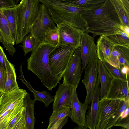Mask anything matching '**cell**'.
<instances>
[{"label":"cell","mask_w":129,"mask_h":129,"mask_svg":"<svg viewBox=\"0 0 129 129\" xmlns=\"http://www.w3.org/2000/svg\"><path fill=\"white\" fill-rule=\"evenodd\" d=\"M81 14L87 25L85 32L92 33L93 37L112 35L118 29L115 26L119 23V20L110 0H105L100 6L83 11Z\"/></svg>","instance_id":"6da1fadb"},{"label":"cell","mask_w":129,"mask_h":129,"mask_svg":"<svg viewBox=\"0 0 129 129\" xmlns=\"http://www.w3.org/2000/svg\"><path fill=\"white\" fill-rule=\"evenodd\" d=\"M55 47L46 43H41L27 60L28 70L36 75L50 91L60 83V80L52 74L48 65L49 55Z\"/></svg>","instance_id":"7a4b0ae2"},{"label":"cell","mask_w":129,"mask_h":129,"mask_svg":"<svg viewBox=\"0 0 129 129\" xmlns=\"http://www.w3.org/2000/svg\"><path fill=\"white\" fill-rule=\"evenodd\" d=\"M48 9L56 25L64 22L76 27L82 33L86 27L81 13L85 11L61 0H39Z\"/></svg>","instance_id":"3957f363"},{"label":"cell","mask_w":129,"mask_h":129,"mask_svg":"<svg viewBox=\"0 0 129 129\" xmlns=\"http://www.w3.org/2000/svg\"><path fill=\"white\" fill-rule=\"evenodd\" d=\"M41 4L39 0H22L16 6V44L21 43L23 38L29 33Z\"/></svg>","instance_id":"277c9868"},{"label":"cell","mask_w":129,"mask_h":129,"mask_svg":"<svg viewBox=\"0 0 129 129\" xmlns=\"http://www.w3.org/2000/svg\"><path fill=\"white\" fill-rule=\"evenodd\" d=\"M76 49L70 45L56 47L49 55L50 69L52 74L60 80Z\"/></svg>","instance_id":"5b68a950"},{"label":"cell","mask_w":129,"mask_h":129,"mask_svg":"<svg viewBox=\"0 0 129 129\" xmlns=\"http://www.w3.org/2000/svg\"><path fill=\"white\" fill-rule=\"evenodd\" d=\"M56 25L52 18L47 7L41 3L37 17L29 31L41 43L43 42L47 31L55 28Z\"/></svg>","instance_id":"8992f818"},{"label":"cell","mask_w":129,"mask_h":129,"mask_svg":"<svg viewBox=\"0 0 129 129\" xmlns=\"http://www.w3.org/2000/svg\"><path fill=\"white\" fill-rule=\"evenodd\" d=\"M80 46L76 48L63 74V83L76 89L81 79L82 61Z\"/></svg>","instance_id":"52a82bcc"},{"label":"cell","mask_w":129,"mask_h":129,"mask_svg":"<svg viewBox=\"0 0 129 129\" xmlns=\"http://www.w3.org/2000/svg\"><path fill=\"white\" fill-rule=\"evenodd\" d=\"M59 39L56 47L70 45L76 48L80 46L82 34L80 30L64 22L56 25Z\"/></svg>","instance_id":"ba28073f"},{"label":"cell","mask_w":129,"mask_h":129,"mask_svg":"<svg viewBox=\"0 0 129 129\" xmlns=\"http://www.w3.org/2000/svg\"><path fill=\"white\" fill-rule=\"evenodd\" d=\"M93 60L89 62L84 69L85 73L82 82L84 85L86 94L84 104L89 105L95 87L98 74V60Z\"/></svg>","instance_id":"9c48e42d"},{"label":"cell","mask_w":129,"mask_h":129,"mask_svg":"<svg viewBox=\"0 0 129 129\" xmlns=\"http://www.w3.org/2000/svg\"><path fill=\"white\" fill-rule=\"evenodd\" d=\"M80 47L82 73L89 62L98 59L94 38L88 33L85 32L82 33Z\"/></svg>","instance_id":"30bf717a"},{"label":"cell","mask_w":129,"mask_h":129,"mask_svg":"<svg viewBox=\"0 0 129 129\" xmlns=\"http://www.w3.org/2000/svg\"><path fill=\"white\" fill-rule=\"evenodd\" d=\"M120 100L106 98L100 100L98 121L95 129H105L117 108Z\"/></svg>","instance_id":"8fae6325"},{"label":"cell","mask_w":129,"mask_h":129,"mask_svg":"<svg viewBox=\"0 0 129 129\" xmlns=\"http://www.w3.org/2000/svg\"><path fill=\"white\" fill-rule=\"evenodd\" d=\"M100 85L98 76L91 100V106L86 115L85 126L89 129H95L98 122L100 96Z\"/></svg>","instance_id":"7c38bea8"},{"label":"cell","mask_w":129,"mask_h":129,"mask_svg":"<svg viewBox=\"0 0 129 129\" xmlns=\"http://www.w3.org/2000/svg\"><path fill=\"white\" fill-rule=\"evenodd\" d=\"M73 89L72 87L66 85L63 82L59 84L54 96L53 111L63 108L71 109Z\"/></svg>","instance_id":"4fadbf2b"},{"label":"cell","mask_w":129,"mask_h":129,"mask_svg":"<svg viewBox=\"0 0 129 129\" xmlns=\"http://www.w3.org/2000/svg\"><path fill=\"white\" fill-rule=\"evenodd\" d=\"M89 107L88 105L83 104L80 101L76 89L73 87L70 117L72 121L78 126H85L86 113Z\"/></svg>","instance_id":"5bb4252c"},{"label":"cell","mask_w":129,"mask_h":129,"mask_svg":"<svg viewBox=\"0 0 129 129\" xmlns=\"http://www.w3.org/2000/svg\"><path fill=\"white\" fill-rule=\"evenodd\" d=\"M0 42L10 55L13 56L16 51L14 46L15 42L13 39L7 19L0 9Z\"/></svg>","instance_id":"9a60e30c"},{"label":"cell","mask_w":129,"mask_h":129,"mask_svg":"<svg viewBox=\"0 0 129 129\" xmlns=\"http://www.w3.org/2000/svg\"><path fill=\"white\" fill-rule=\"evenodd\" d=\"M129 83L126 81L113 78L106 98L112 99L129 100Z\"/></svg>","instance_id":"2e32d148"},{"label":"cell","mask_w":129,"mask_h":129,"mask_svg":"<svg viewBox=\"0 0 129 129\" xmlns=\"http://www.w3.org/2000/svg\"><path fill=\"white\" fill-rule=\"evenodd\" d=\"M96 51L99 60L108 62L111 54L116 45L106 36H100L98 39Z\"/></svg>","instance_id":"e0dca14e"},{"label":"cell","mask_w":129,"mask_h":129,"mask_svg":"<svg viewBox=\"0 0 129 129\" xmlns=\"http://www.w3.org/2000/svg\"><path fill=\"white\" fill-rule=\"evenodd\" d=\"M98 76L101 84L100 100L106 97L113 78L105 67L103 62L98 60Z\"/></svg>","instance_id":"ac0fdd59"},{"label":"cell","mask_w":129,"mask_h":129,"mask_svg":"<svg viewBox=\"0 0 129 129\" xmlns=\"http://www.w3.org/2000/svg\"><path fill=\"white\" fill-rule=\"evenodd\" d=\"M118 17L120 24L129 27L128 0H110Z\"/></svg>","instance_id":"d6986e66"},{"label":"cell","mask_w":129,"mask_h":129,"mask_svg":"<svg viewBox=\"0 0 129 129\" xmlns=\"http://www.w3.org/2000/svg\"><path fill=\"white\" fill-rule=\"evenodd\" d=\"M22 66L20 67V71L21 76V80L23 83L27 86L29 90L33 92L34 97V100L43 102L45 107H48L50 104L53 102L54 96L51 95L50 93L46 91H38L34 89L29 82L25 79L22 71Z\"/></svg>","instance_id":"ffe728a7"},{"label":"cell","mask_w":129,"mask_h":129,"mask_svg":"<svg viewBox=\"0 0 129 129\" xmlns=\"http://www.w3.org/2000/svg\"><path fill=\"white\" fill-rule=\"evenodd\" d=\"M36 101L32 100L30 94L28 92L25 95L24 99V105L25 108V117L27 129H34L35 122L34 115V104Z\"/></svg>","instance_id":"44dd1931"},{"label":"cell","mask_w":129,"mask_h":129,"mask_svg":"<svg viewBox=\"0 0 129 129\" xmlns=\"http://www.w3.org/2000/svg\"><path fill=\"white\" fill-rule=\"evenodd\" d=\"M71 5L83 9L85 11L93 9L102 5L105 0H62Z\"/></svg>","instance_id":"7402d4cb"},{"label":"cell","mask_w":129,"mask_h":129,"mask_svg":"<svg viewBox=\"0 0 129 129\" xmlns=\"http://www.w3.org/2000/svg\"><path fill=\"white\" fill-rule=\"evenodd\" d=\"M19 88L17 83L15 66L10 63L7 71V77L4 93L11 92Z\"/></svg>","instance_id":"603a6c76"},{"label":"cell","mask_w":129,"mask_h":129,"mask_svg":"<svg viewBox=\"0 0 129 129\" xmlns=\"http://www.w3.org/2000/svg\"><path fill=\"white\" fill-rule=\"evenodd\" d=\"M1 9L7 19L13 39L15 43L16 26L15 7L9 9Z\"/></svg>","instance_id":"cb8c5ba5"},{"label":"cell","mask_w":129,"mask_h":129,"mask_svg":"<svg viewBox=\"0 0 129 129\" xmlns=\"http://www.w3.org/2000/svg\"><path fill=\"white\" fill-rule=\"evenodd\" d=\"M21 43L22 45L20 46L22 47L24 56L29 52L34 51L41 44L37 39L30 34L28 35H26L23 38Z\"/></svg>","instance_id":"d4e9b609"},{"label":"cell","mask_w":129,"mask_h":129,"mask_svg":"<svg viewBox=\"0 0 129 129\" xmlns=\"http://www.w3.org/2000/svg\"><path fill=\"white\" fill-rule=\"evenodd\" d=\"M105 36L110 40L116 45L129 47V36L118 28L113 34Z\"/></svg>","instance_id":"484cf974"},{"label":"cell","mask_w":129,"mask_h":129,"mask_svg":"<svg viewBox=\"0 0 129 129\" xmlns=\"http://www.w3.org/2000/svg\"><path fill=\"white\" fill-rule=\"evenodd\" d=\"M129 107V100H120L116 109L110 118L105 129H109L113 126L120 117L121 114Z\"/></svg>","instance_id":"4316f807"},{"label":"cell","mask_w":129,"mask_h":129,"mask_svg":"<svg viewBox=\"0 0 129 129\" xmlns=\"http://www.w3.org/2000/svg\"><path fill=\"white\" fill-rule=\"evenodd\" d=\"M71 116V109L69 108H63L56 111H53L49 119L47 129H49L59 120L63 118Z\"/></svg>","instance_id":"83f0119b"},{"label":"cell","mask_w":129,"mask_h":129,"mask_svg":"<svg viewBox=\"0 0 129 129\" xmlns=\"http://www.w3.org/2000/svg\"><path fill=\"white\" fill-rule=\"evenodd\" d=\"M115 47L119 53L117 61L120 69L124 67H129V47L120 45Z\"/></svg>","instance_id":"f1b7e54d"},{"label":"cell","mask_w":129,"mask_h":129,"mask_svg":"<svg viewBox=\"0 0 129 129\" xmlns=\"http://www.w3.org/2000/svg\"><path fill=\"white\" fill-rule=\"evenodd\" d=\"M59 39L58 32L55 28L46 31L45 34L44 42L56 47L58 45Z\"/></svg>","instance_id":"f546056e"},{"label":"cell","mask_w":129,"mask_h":129,"mask_svg":"<svg viewBox=\"0 0 129 129\" xmlns=\"http://www.w3.org/2000/svg\"><path fill=\"white\" fill-rule=\"evenodd\" d=\"M102 62L113 78L126 81L129 83V79H128L126 77L121 73L120 69L114 67L107 62Z\"/></svg>","instance_id":"4dcf8cb0"},{"label":"cell","mask_w":129,"mask_h":129,"mask_svg":"<svg viewBox=\"0 0 129 129\" xmlns=\"http://www.w3.org/2000/svg\"><path fill=\"white\" fill-rule=\"evenodd\" d=\"M22 109L18 108L11 111L5 117L0 119V129H8V126L11 120Z\"/></svg>","instance_id":"1f68e13d"},{"label":"cell","mask_w":129,"mask_h":129,"mask_svg":"<svg viewBox=\"0 0 129 129\" xmlns=\"http://www.w3.org/2000/svg\"><path fill=\"white\" fill-rule=\"evenodd\" d=\"M10 62L4 51L3 48L0 45V65L2 69L7 73Z\"/></svg>","instance_id":"d6a6232c"},{"label":"cell","mask_w":129,"mask_h":129,"mask_svg":"<svg viewBox=\"0 0 129 129\" xmlns=\"http://www.w3.org/2000/svg\"><path fill=\"white\" fill-rule=\"evenodd\" d=\"M25 108L20 111L11 120L8 126V129H12L15 125L19 121L25 114Z\"/></svg>","instance_id":"836d02e7"},{"label":"cell","mask_w":129,"mask_h":129,"mask_svg":"<svg viewBox=\"0 0 129 129\" xmlns=\"http://www.w3.org/2000/svg\"><path fill=\"white\" fill-rule=\"evenodd\" d=\"M7 77V73L4 71L0 65V91L3 93Z\"/></svg>","instance_id":"e575fe53"},{"label":"cell","mask_w":129,"mask_h":129,"mask_svg":"<svg viewBox=\"0 0 129 129\" xmlns=\"http://www.w3.org/2000/svg\"><path fill=\"white\" fill-rule=\"evenodd\" d=\"M114 126H120L125 129H129V116L123 118L120 117Z\"/></svg>","instance_id":"d590c367"},{"label":"cell","mask_w":129,"mask_h":129,"mask_svg":"<svg viewBox=\"0 0 129 129\" xmlns=\"http://www.w3.org/2000/svg\"><path fill=\"white\" fill-rule=\"evenodd\" d=\"M16 5L14 0H0V9H7L14 7Z\"/></svg>","instance_id":"8d00e7d4"},{"label":"cell","mask_w":129,"mask_h":129,"mask_svg":"<svg viewBox=\"0 0 129 129\" xmlns=\"http://www.w3.org/2000/svg\"><path fill=\"white\" fill-rule=\"evenodd\" d=\"M115 27L123 31L129 36V27L122 25L118 23L116 24Z\"/></svg>","instance_id":"74e56055"},{"label":"cell","mask_w":129,"mask_h":129,"mask_svg":"<svg viewBox=\"0 0 129 129\" xmlns=\"http://www.w3.org/2000/svg\"><path fill=\"white\" fill-rule=\"evenodd\" d=\"M120 69L121 73L125 75L127 78L129 79V67H124Z\"/></svg>","instance_id":"f35d334b"},{"label":"cell","mask_w":129,"mask_h":129,"mask_svg":"<svg viewBox=\"0 0 129 129\" xmlns=\"http://www.w3.org/2000/svg\"><path fill=\"white\" fill-rule=\"evenodd\" d=\"M68 117H66L63 118L62 119L57 129H61L62 127L67 122Z\"/></svg>","instance_id":"ab89813d"},{"label":"cell","mask_w":129,"mask_h":129,"mask_svg":"<svg viewBox=\"0 0 129 129\" xmlns=\"http://www.w3.org/2000/svg\"><path fill=\"white\" fill-rule=\"evenodd\" d=\"M129 107L127 108L121 114L120 117L123 118L127 117L129 115Z\"/></svg>","instance_id":"60d3db41"},{"label":"cell","mask_w":129,"mask_h":129,"mask_svg":"<svg viewBox=\"0 0 129 129\" xmlns=\"http://www.w3.org/2000/svg\"><path fill=\"white\" fill-rule=\"evenodd\" d=\"M63 118L59 120L52 127L49 129H57L59 125L61 122Z\"/></svg>","instance_id":"b9f144b4"},{"label":"cell","mask_w":129,"mask_h":129,"mask_svg":"<svg viewBox=\"0 0 129 129\" xmlns=\"http://www.w3.org/2000/svg\"><path fill=\"white\" fill-rule=\"evenodd\" d=\"M87 127L85 126H77L75 127L73 129H87Z\"/></svg>","instance_id":"7bdbcfd3"},{"label":"cell","mask_w":129,"mask_h":129,"mask_svg":"<svg viewBox=\"0 0 129 129\" xmlns=\"http://www.w3.org/2000/svg\"><path fill=\"white\" fill-rule=\"evenodd\" d=\"M3 93V92H0V97L2 95Z\"/></svg>","instance_id":"ee69618b"},{"label":"cell","mask_w":129,"mask_h":129,"mask_svg":"<svg viewBox=\"0 0 129 129\" xmlns=\"http://www.w3.org/2000/svg\"><path fill=\"white\" fill-rule=\"evenodd\" d=\"M109 129H111V128H110ZM120 129H125V128H123V127H122Z\"/></svg>","instance_id":"f6af8a7d"},{"label":"cell","mask_w":129,"mask_h":129,"mask_svg":"<svg viewBox=\"0 0 129 129\" xmlns=\"http://www.w3.org/2000/svg\"><path fill=\"white\" fill-rule=\"evenodd\" d=\"M0 99H1V96L0 97Z\"/></svg>","instance_id":"bcb514c9"},{"label":"cell","mask_w":129,"mask_h":129,"mask_svg":"<svg viewBox=\"0 0 129 129\" xmlns=\"http://www.w3.org/2000/svg\"></svg>","instance_id":"7dc6e473"},{"label":"cell","mask_w":129,"mask_h":129,"mask_svg":"<svg viewBox=\"0 0 129 129\" xmlns=\"http://www.w3.org/2000/svg\"></svg>","instance_id":"c3c4849f"}]
</instances>
